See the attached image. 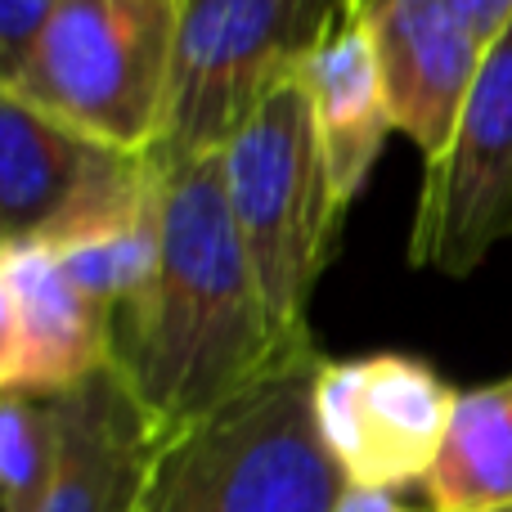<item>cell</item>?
I'll use <instances>...</instances> for the list:
<instances>
[{
	"label": "cell",
	"mask_w": 512,
	"mask_h": 512,
	"mask_svg": "<svg viewBox=\"0 0 512 512\" xmlns=\"http://www.w3.org/2000/svg\"><path fill=\"white\" fill-rule=\"evenodd\" d=\"M158 265L113 315V369L171 432L243 391L288 337L274 333L234 230L221 153L158 158Z\"/></svg>",
	"instance_id": "6da1fadb"
},
{
	"label": "cell",
	"mask_w": 512,
	"mask_h": 512,
	"mask_svg": "<svg viewBox=\"0 0 512 512\" xmlns=\"http://www.w3.org/2000/svg\"><path fill=\"white\" fill-rule=\"evenodd\" d=\"M315 333H297L225 405L158 436L131 512H337L346 481L315 427Z\"/></svg>",
	"instance_id": "7a4b0ae2"
},
{
	"label": "cell",
	"mask_w": 512,
	"mask_h": 512,
	"mask_svg": "<svg viewBox=\"0 0 512 512\" xmlns=\"http://www.w3.org/2000/svg\"><path fill=\"white\" fill-rule=\"evenodd\" d=\"M221 167L234 230L256 270L274 333H306L310 297L324 279L346 212L328 185L315 117L297 77L261 99L221 149Z\"/></svg>",
	"instance_id": "3957f363"
},
{
	"label": "cell",
	"mask_w": 512,
	"mask_h": 512,
	"mask_svg": "<svg viewBox=\"0 0 512 512\" xmlns=\"http://www.w3.org/2000/svg\"><path fill=\"white\" fill-rule=\"evenodd\" d=\"M185 0H59L14 90L117 153L162 140Z\"/></svg>",
	"instance_id": "277c9868"
},
{
	"label": "cell",
	"mask_w": 512,
	"mask_h": 512,
	"mask_svg": "<svg viewBox=\"0 0 512 512\" xmlns=\"http://www.w3.org/2000/svg\"><path fill=\"white\" fill-rule=\"evenodd\" d=\"M351 0H185L158 158L221 153L270 90L337 32Z\"/></svg>",
	"instance_id": "5b68a950"
},
{
	"label": "cell",
	"mask_w": 512,
	"mask_h": 512,
	"mask_svg": "<svg viewBox=\"0 0 512 512\" xmlns=\"http://www.w3.org/2000/svg\"><path fill=\"white\" fill-rule=\"evenodd\" d=\"M512 239V23L481 54L454 140L423 167L409 265L468 279Z\"/></svg>",
	"instance_id": "8992f818"
},
{
	"label": "cell",
	"mask_w": 512,
	"mask_h": 512,
	"mask_svg": "<svg viewBox=\"0 0 512 512\" xmlns=\"http://www.w3.org/2000/svg\"><path fill=\"white\" fill-rule=\"evenodd\" d=\"M459 391L427 360L400 351H373L360 360L319 364L310 409L328 459L346 490L423 486L445 441Z\"/></svg>",
	"instance_id": "52a82bcc"
},
{
	"label": "cell",
	"mask_w": 512,
	"mask_h": 512,
	"mask_svg": "<svg viewBox=\"0 0 512 512\" xmlns=\"http://www.w3.org/2000/svg\"><path fill=\"white\" fill-rule=\"evenodd\" d=\"M351 14L378 50L391 126L427 167L454 140L486 45L463 27L450 0H351Z\"/></svg>",
	"instance_id": "ba28073f"
},
{
	"label": "cell",
	"mask_w": 512,
	"mask_h": 512,
	"mask_svg": "<svg viewBox=\"0 0 512 512\" xmlns=\"http://www.w3.org/2000/svg\"><path fill=\"white\" fill-rule=\"evenodd\" d=\"M59 468L41 512H131L162 427L135 400L126 378L104 364L54 396Z\"/></svg>",
	"instance_id": "9c48e42d"
},
{
	"label": "cell",
	"mask_w": 512,
	"mask_h": 512,
	"mask_svg": "<svg viewBox=\"0 0 512 512\" xmlns=\"http://www.w3.org/2000/svg\"><path fill=\"white\" fill-rule=\"evenodd\" d=\"M135 153H117L72 131L0 81V239H27L59 221L99 185L135 167Z\"/></svg>",
	"instance_id": "30bf717a"
},
{
	"label": "cell",
	"mask_w": 512,
	"mask_h": 512,
	"mask_svg": "<svg viewBox=\"0 0 512 512\" xmlns=\"http://www.w3.org/2000/svg\"><path fill=\"white\" fill-rule=\"evenodd\" d=\"M0 274L18 310V391L54 400L113 360V315L77 292L41 239L0 243Z\"/></svg>",
	"instance_id": "8fae6325"
},
{
	"label": "cell",
	"mask_w": 512,
	"mask_h": 512,
	"mask_svg": "<svg viewBox=\"0 0 512 512\" xmlns=\"http://www.w3.org/2000/svg\"><path fill=\"white\" fill-rule=\"evenodd\" d=\"M158 234V162L140 158L131 171L68 207L50 230L27 234V239H41L63 265V274L77 283V292H86L99 310L117 315L153 279Z\"/></svg>",
	"instance_id": "7c38bea8"
},
{
	"label": "cell",
	"mask_w": 512,
	"mask_h": 512,
	"mask_svg": "<svg viewBox=\"0 0 512 512\" xmlns=\"http://www.w3.org/2000/svg\"><path fill=\"white\" fill-rule=\"evenodd\" d=\"M301 90H306L310 117H315V135L324 149L328 185L342 212L360 198L369 185L373 167H378L382 149H387L391 108H387V86H382L378 50H373L364 23L346 9L337 32L301 63L297 72Z\"/></svg>",
	"instance_id": "4fadbf2b"
},
{
	"label": "cell",
	"mask_w": 512,
	"mask_h": 512,
	"mask_svg": "<svg viewBox=\"0 0 512 512\" xmlns=\"http://www.w3.org/2000/svg\"><path fill=\"white\" fill-rule=\"evenodd\" d=\"M423 495L427 512H512V373L459 391Z\"/></svg>",
	"instance_id": "5bb4252c"
},
{
	"label": "cell",
	"mask_w": 512,
	"mask_h": 512,
	"mask_svg": "<svg viewBox=\"0 0 512 512\" xmlns=\"http://www.w3.org/2000/svg\"><path fill=\"white\" fill-rule=\"evenodd\" d=\"M59 468L54 400L0 391V512H41Z\"/></svg>",
	"instance_id": "9a60e30c"
},
{
	"label": "cell",
	"mask_w": 512,
	"mask_h": 512,
	"mask_svg": "<svg viewBox=\"0 0 512 512\" xmlns=\"http://www.w3.org/2000/svg\"><path fill=\"white\" fill-rule=\"evenodd\" d=\"M59 0H0V81L14 86Z\"/></svg>",
	"instance_id": "2e32d148"
},
{
	"label": "cell",
	"mask_w": 512,
	"mask_h": 512,
	"mask_svg": "<svg viewBox=\"0 0 512 512\" xmlns=\"http://www.w3.org/2000/svg\"><path fill=\"white\" fill-rule=\"evenodd\" d=\"M450 5L481 45H490L512 23V0H450Z\"/></svg>",
	"instance_id": "e0dca14e"
},
{
	"label": "cell",
	"mask_w": 512,
	"mask_h": 512,
	"mask_svg": "<svg viewBox=\"0 0 512 512\" xmlns=\"http://www.w3.org/2000/svg\"><path fill=\"white\" fill-rule=\"evenodd\" d=\"M0 391H18V310L0 274Z\"/></svg>",
	"instance_id": "ac0fdd59"
},
{
	"label": "cell",
	"mask_w": 512,
	"mask_h": 512,
	"mask_svg": "<svg viewBox=\"0 0 512 512\" xmlns=\"http://www.w3.org/2000/svg\"><path fill=\"white\" fill-rule=\"evenodd\" d=\"M337 512H418L409 508L400 495H387V490H346Z\"/></svg>",
	"instance_id": "d6986e66"
},
{
	"label": "cell",
	"mask_w": 512,
	"mask_h": 512,
	"mask_svg": "<svg viewBox=\"0 0 512 512\" xmlns=\"http://www.w3.org/2000/svg\"><path fill=\"white\" fill-rule=\"evenodd\" d=\"M0 243H5V239H0Z\"/></svg>",
	"instance_id": "ffe728a7"
}]
</instances>
